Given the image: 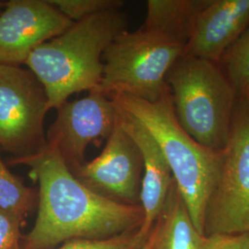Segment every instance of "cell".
I'll return each mask as SVG.
<instances>
[{
	"mask_svg": "<svg viewBox=\"0 0 249 249\" xmlns=\"http://www.w3.org/2000/svg\"><path fill=\"white\" fill-rule=\"evenodd\" d=\"M9 164L30 167L39 185L38 213L21 249H53L76 239L101 240L139 229L144 213L141 204L118 202L83 185L62 158L46 147Z\"/></svg>",
	"mask_w": 249,
	"mask_h": 249,
	"instance_id": "cell-1",
	"label": "cell"
},
{
	"mask_svg": "<svg viewBox=\"0 0 249 249\" xmlns=\"http://www.w3.org/2000/svg\"><path fill=\"white\" fill-rule=\"evenodd\" d=\"M126 31L124 12L107 10L74 21L30 53L24 64L44 86L49 110L60 107L74 93L98 88L104 53L116 36Z\"/></svg>",
	"mask_w": 249,
	"mask_h": 249,
	"instance_id": "cell-2",
	"label": "cell"
},
{
	"mask_svg": "<svg viewBox=\"0 0 249 249\" xmlns=\"http://www.w3.org/2000/svg\"><path fill=\"white\" fill-rule=\"evenodd\" d=\"M109 98L144 125L159 144L190 219L204 235L206 209L218 178L222 151L205 148L181 127L170 89L155 102L123 94Z\"/></svg>",
	"mask_w": 249,
	"mask_h": 249,
	"instance_id": "cell-3",
	"label": "cell"
},
{
	"mask_svg": "<svg viewBox=\"0 0 249 249\" xmlns=\"http://www.w3.org/2000/svg\"><path fill=\"white\" fill-rule=\"evenodd\" d=\"M166 83L181 127L205 148L223 151L237 97L219 64L182 54Z\"/></svg>",
	"mask_w": 249,
	"mask_h": 249,
	"instance_id": "cell-4",
	"label": "cell"
},
{
	"mask_svg": "<svg viewBox=\"0 0 249 249\" xmlns=\"http://www.w3.org/2000/svg\"><path fill=\"white\" fill-rule=\"evenodd\" d=\"M184 46L140 28L116 36L103 55L104 71L96 90L155 102L168 89L166 76Z\"/></svg>",
	"mask_w": 249,
	"mask_h": 249,
	"instance_id": "cell-5",
	"label": "cell"
},
{
	"mask_svg": "<svg viewBox=\"0 0 249 249\" xmlns=\"http://www.w3.org/2000/svg\"><path fill=\"white\" fill-rule=\"evenodd\" d=\"M238 232H249V98L236 99L205 215L204 235Z\"/></svg>",
	"mask_w": 249,
	"mask_h": 249,
	"instance_id": "cell-6",
	"label": "cell"
},
{
	"mask_svg": "<svg viewBox=\"0 0 249 249\" xmlns=\"http://www.w3.org/2000/svg\"><path fill=\"white\" fill-rule=\"evenodd\" d=\"M48 111L45 88L33 72L0 63V149L16 159L45 151Z\"/></svg>",
	"mask_w": 249,
	"mask_h": 249,
	"instance_id": "cell-7",
	"label": "cell"
},
{
	"mask_svg": "<svg viewBox=\"0 0 249 249\" xmlns=\"http://www.w3.org/2000/svg\"><path fill=\"white\" fill-rule=\"evenodd\" d=\"M46 133L47 148L55 151L71 171L85 162L88 146L107 140L117 119V109L107 95L93 89L86 97L69 100Z\"/></svg>",
	"mask_w": 249,
	"mask_h": 249,
	"instance_id": "cell-8",
	"label": "cell"
},
{
	"mask_svg": "<svg viewBox=\"0 0 249 249\" xmlns=\"http://www.w3.org/2000/svg\"><path fill=\"white\" fill-rule=\"evenodd\" d=\"M143 160L139 147L120 123L116 125L101 154L85 161L72 174L102 196L125 204H140Z\"/></svg>",
	"mask_w": 249,
	"mask_h": 249,
	"instance_id": "cell-9",
	"label": "cell"
},
{
	"mask_svg": "<svg viewBox=\"0 0 249 249\" xmlns=\"http://www.w3.org/2000/svg\"><path fill=\"white\" fill-rule=\"evenodd\" d=\"M48 0H10L0 13V63L24 64L36 48L71 25Z\"/></svg>",
	"mask_w": 249,
	"mask_h": 249,
	"instance_id": "cell-10",
	"label": "cell"
},
{
	"mask_svg": "<svg viewBox=\"0 0 249 249\" xmlns=\"http://www.w3.org/2000/svg\"><path fill=\"white\" fill-rule=\"evenodd\" d=\"M249 26V0H211L182 54L218 63Z\"/></svg>",
	"mask_w": 249,
	"mask_h": 249,
	"instance_id": "cell-11",
	"label": "cell"
},
{
	"mask_svg": "<svg viewBox=\"0 0 249 249\" xmlns=\"http://www.w3.org/2000/svg\"><path fill=\"white\" fill-rule=\"evenodd\" d=\"M116 109L120 123L133 139L142 156L140 204L144 219L139 230L143 236L149 237L165 205L174 178L167 160L152 135L134 117L117 107Z\"/></svg>",
	"mask_w": 249,
	"mask_h": 249,
	"instance_id": "cell-12",
	"label": "cell"
},
{
	"mask_svg": "<svg viewBox=\"0 0 249 249\" xmlns=\"http://www.w3.org/2000/svg\"><path fill=\"white\" fill-rule=\"evenodd\" d=\"M211 0H149L143 30L186 46L196 20Z\"/></svg>",
	"mask_w": 249,
	"mask_h": 249,
	"instance_id": "cell-13",
	"label": "cell"
},
{
	"mask_svg": "<svg viewBox=\"0 0 249 249\" xmlns=\"http://www.w3.org/2000/svg\"><path fill=\"white\" fill-rule=\"evenodd\" d=\"M151 235V249H202V235L192 223L175 181Z\"/></svg>",
	"mask_w": 249,
	"mask_h": 249,
	"instance_id": "cell-14",
	"label": "cell"
},
{
	"mask_svg": "<svg viewBox=\"0 0 249 249\" xmlns=\"http://www.w3.org/2000/svg\"><path fill=\"white\" fill-rule=\"evenodd\" d=\"M36 203L38 193L9 171L0 153V210L25 221Z\"/></svg>",
	"mask_w": 249,
	"mask_h": 249,
	"instance_id": "cell-15",
	"label": "cell"
},
{
	"mask_svg": "<svg viewBox=\"0 0 249 249\" xmlns=\"http://www.w3.org/2000/svg\"><path fill=\"white\" fill-rule=\"evenodd\" d=\"M237 98H249V26L218 62Z\"/></svg>",
	"mask_w": 249,
	"mask_h": 249,
	"instance_id": "cell-16",
	"label": "cell"
},
{
	"mask_svg": "<svg viewBox=\"0 0 249 249\" xmlns=\"http://www.w3.org/2000/svg\"><path fill=\"white\" fill-rule=\"evenodd\" d=\"M67 18L73 22L107 10L120 9L124 6L121 0H48Z\"/></svg>",
	"mask_w": 249,
	"mask_h": 249,
	"instance_id": "cell-17",
	"label": "cell"
},
{
	"mask_svg": "<svg viewBox=\"0 0 249 249\" xmlns=\"http://www.w3.org/2000/svg\"><path fill=\"white\" fill-rule=\"evenodd\" d=\"M139 229L107 239L68 241L64 243L60 248L53 249H141L148 237L143 236Z\"/></svg>",
	"mask_w": 249,
	"mask_h": 249,
	"instance_id": "cell-18",
	"label": "cell"
},
{
	"mask_svg": "<svg viewBox=\"0 0 249 249\" xmlns=\"http://www.w3.org/2000/svg\"><path fill=\"white\" fill-rule=\"evenodd\" d=\"M25 221L0 210V249H21V227Z\"/></svg>",
	"mask_w": 249,
	"mask_h": 249,
	"instance_id": "cell-19",
	"label": "cell"
},
{
	"mask_svg": "<svg viewBox=\"0 0 249 249\" xmlns=\"http://www.w3.org/2000/svg\"><path fill=\"white\" fill-rule=\"evenodd\" d=\"M202 249H249V232L202 235Z\"/></svg>",
	"mask_w": 249,
	"mask_h": 249,
	"instance_id": "cell-20",
	"label": "cell"
},
{
	"mask_svg": "<svg viewBox=\"0 0 249 249\" xmlns=\"http://www.w3.org/2000/svg\"><path fill=\"white\" fill-rule=\"evenodd\" d=\"M151 242H152V239H151V235L150 234L149 237H148V239L146 241V243L144 244V246H143L142 248L141 249H151Z\"/></svg>",
	"mask_w": 249,
	"mask_h": 249,
	"instance_id": "cell-21",
	"label": "cell"
},
{
	"mask_svg": "<svg viewBox=\"0 0 249 249\" xmlns=\"http://www.w3.org/2000/svg\"><path fill=\"white\" fill-rule=\"evenodd\" d=\"M6 2H7V1H1V0H0V9L5 7V5H6Z\"/></svg>",
	"mask_w": 249,
	"mask_h": 249,
	"instance_id": "cell-22",
	"label": "cell"
}]
</instances>
